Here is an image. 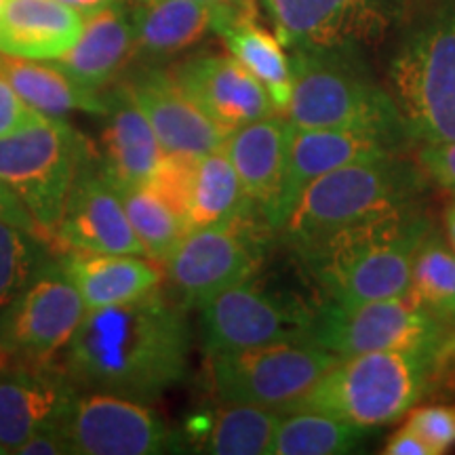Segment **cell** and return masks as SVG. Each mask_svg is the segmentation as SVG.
Segmentation results:
<instances>
[{
    "label": "cell",
    "mask_w": 455,
    "mask_h": 455,
    "mask_svg": "<svg viewBox=\"0 0 455 455\" xmlns=\"http://www.w3.org/2000/svg\"><path fill=\"white\" fill-rule=\"evenodd\" d=\"M418 161L426 175H430L436 184H441L455 195V141L424 144L418 155Z\"/></svg>",
    "instance_id": "cell-36"
},
{
    "label": "cell",
    "mask_w": 455,
    "mask_h": 455,
    "mask_svg": "<svg viewBox=\"0 0 455 455\" xmlns=\"http://www.w3.org/2000/svg\"><path fill=\"white\" fill-rule=\"evenodd\" d=\"M57 259L87 310L124 304L164 284V266L148 255L64 251Z\"/></svg>",
    "instance_id": "cell-24"
},
{
    "label": "cell",
    "mask_w": 455,
    "mask_h": 455,
    "mask_svg": "<svg viewBox=\"0 0 455 455\" xmlns=\"http://www.w3.org/2000/svg\"><path fill=\"white\" fill-rule=\"evenodd\" d=\"M430 232L428 218L413 203L341 228L298 253L325 299L355 304L401 298L411 284L415 253Z\"/></svg>",
    "instance_id": "cell-2"
},
{
    "label": "cell",
    "mask_w": 455,
    "mask_h": 455,
    "mask_svg": "<svg viewBox=\"0 0 455 455\" xmlns=\"http://www.w3.org/2000/svg\"><path fill=\"white\" fill-rule=\"evenodd\" d=\"M220 36L228 53L264 84L276 110L284 112L291 98V57L284 53L276 34L255 21L251 4L232 17L220 30Z\"/></svg>",
    "instance_id": "cell-27"
},
{
    "label": "cell",
    "mask_w": 455,
    "mask_h": 455,
    "mask_svg": "<svg viewBox=\"0 0 455 455\" xmlns=\"http://www.w3.org/2000/svg\"><path fill=\"white\" fill-rule=\"evenodd\" d=\"M253 215L230 224L188 230L175 251L164 261L167 293L186 310L258 275L264 259Z\"/></svg>",
    "instance_id": "cell-11"
},
{
    "label": "cell",
    "mask_w": 455,
    "mask_h": 455,
    "mask_svg": "<svg viewBox=\"0 0 455 455\" xmlns=\"http://www.w3.org/2000/svg\"><path fill=\"white\" fill-rule=\"evenodd\" d=\"M84 15L60 0H0V53L53 61L74 47Z\"/></svg>",
    "instance_id": "cell-25"
},
{
    "label": "cell",
    "mask_w": 455,
    "mask_h": 455,
    "mask_svg": "<svg viewBox=\"0 0 455 455\" xmlns=\"http://www.w3.org/2000/svg\"><path fill=\"white\" fill-rule=\"evenodd\" d=\"M426 0H261L275 34L289 49L371 47L405 26Z\"/></svg>",
    "instance_id": "cell-12"
},
{
    "label": "cell",
    "mask_w": 455,
    "mask_h": 455,
    "mask_svg": "<svg viewBox=\"0 0 455 455\" xmlns=\"http://www.w3.org/2000/svg\"><path fill=\"white\" fill-rule=\"evenodd\" d=\"M247 4L251 0H138L131 7L133 60L144 66H156L158 61L184 53L209 34H220Z\"/></svg>",
    "instance_id": "cell-18"
},
{
    "label": "cell",
    "mask_w": 455,
    "mask_h": 455,
    "mask_svg": "<svg viewBox=\"0 0 455 455\" xmlns=\"http://www.w3.org/2000/svg\"><path fill=\"white\" fill-rule=\"evenodd\" d=\"M44 114L21 100V95L0 76V138H7L17 131L43 121Z\"/></svg>",
    "instance_id": "cell-35"
},
{
    "label": "cell",
    "mask_w": 455,
    "mask_h": 455,
    "mask_svg": "<svg viewBox=\"0 0 455 455\" xmlns=\"http://www.w3.org/2000/svg\"><path fill=\"white\" fill-rule=\"evenodd\" d=\"M78 388L47 363L0 371V453H17L44 424L60 419Z\"/></svg>",
    "instance_id": "cell-21"
},
{
    "label": "cell",
    "mask_w": 455,
    "mask_h": 455,
    "mask_svg": "<svg viewBox=\"0 0 455 455\" xmlns=\"http://www.w3.org/2000/svg\"><path fill=\"white\" fill-rule=\"evenodd\" d=\"M338 355L310 341H278L209 355V378L224 403L289 411L308 395Z\"/></svg>",
    "instance_id": "cell-8"
},
{
    "label": "cell",
    "mask_w": 455,
    "mask_h": 455,
    "mask_svg": "<svg viewBox=\"0 0 455 455\" xmlns=\"http://www.w3.org/2000/svg\"><path fill=\"white\" fill-rule=\"evenodd\" d=\"M201 449L213 455H268L275 441L281 411L244 403H224L203 415Z\"/></svg>",
    "instance_id": "cell-29"
},
{
    "label": "cell",
    "mask_w": 455,
    "mask_h": 455,
    "mask_svg": "<svg viewBox=\"0 0 455 455\" xmlns=\"http://www.w3.org/2000/svg\"><path fill=\"white\" fill-rule=\"evenodd\" d=\"M451 323L432 315L409 295L371 301L325 299L316 306L312 344L338 356L379 350H435Z\"/></svg>",
    "instance_id": "cell-9"
},
{
    "label": "cell",
    "mask_w": 455,
    "mask_h": 455,
    "mask_svg": "<svg viewBox=\"0 0 455 455\" xmlns=\"http://www.w3.org/2000/svg\"><path fill=\"white\" fill-rule=\"evenodd\" d=\"M4 358H7V356H4V355H3V352H0V363H3V361H4Z\"/></svg>",
    "instance_id": "cell-44"
},
{
    "label": "cell",
    "mask_w": 455,
    "mask_h": 455,
    "mask_svg": "<svg viewBox=\"0 0 455 455\" xmlns=\"http://www.w3.org/2000/svg\"><path fill=\"white\" fill-rule=\"evenodd\" d=\"M0 76L44 116L61 118L76 110L104 116L106 112V91L93 93L83 89L53 61L0 53Z\"/></svg>",
    "instance_id": "cell-26"
},
{
    "label": "cell",
    "mask_w": 455,
    "mask_h": 455,
    "mask_svg": "<svg viewBox=\"0 0 455 455\" xmlns=\"http://www.w3.org/2000/svg\"><path fill=\"white\" fill-rule=\"evenodd\" d=\"M198 310L204 350L213 355L278 341H310L316 306L251 276L204 301Z\"/></svg>",
    "instance_id": "cell-10"
},
{
    "label": "cell",
    "mask_w": 455,
    "mask_h": 455,
    "mask_svg": "<svg viewBox=\"0 0 455 455\" xmlns=\"http://www.w3.org/2000/svg\"><path fill=\"white\" fill-rule=\"evenodd\" d=\"M51 247L81 253L146 255L124 213L116 181L87 144Z\"/></svg>",
    "instance_id": "cell-15"
},
{
    "label": "cell",
    "mask_w": 455,
    "mask_h": 455,
    "mask_svg": "<svg viewBox=\"0 0 455 455\" xmlns=\"http://www.w3.org/2000/svg\"><path fill=\"white\" fill-rule=\"evenodd\" d=\"M221 3H243V0H221Z\"/></svg>",
    "instance_id": "cell-43"
},
{
    "label": "cell",
    "mask_w": 455,
    "mask_h": 455,
    "mask_svg": "<svg viewBox=\"0 0 455 455\" xmlns=\"http://www.w3.org/2000/svg\"><path fill=\"white\" fill-rule=\"evenodd\" d=\"M386 455H436L428 443H426L418 432H413L407 426L390 435L388 443L384 447Z\"/></svg>",
    "instance_id": "cell-40"
},
{
    "label": "cell",
    "mask_w": 455,
    "mask_h": 455,
    "mask_svg": "<svg viewBox=\"0 0 455 455\" xmlns=\"http://www.w3.org/2000/svg\"><path fill=\"white\" fill-rule=\"evenodd\" d=\"M186 308L167 291L87 310L66 346L68 379L83 392L158 401L190 367Z\"/></svg>",
    "instance_id": "cell-1"
},
{
    "label": "cell",
    "mask_w": 455,
    "mask_h": 455,
    "mask_svg": "<svg viewBox=\"0 0 455 455\" xmlns=\"http://www.w3.org/2000/svg\"><path fill=\"white\" fill-rule=\"evenodd\" d=\"M445 228H447L449 243H451V249L455 251V203L449 204V207H447V213H445Z\"/></svg>",
    "instance_id": "cell-42"
},
{
    "label": "cell",
    "mask_w": 455,
    "mask_h": 455,
    "mask_svg": "<svg viewBox=\"0 0 455 455\" xmlns=\"http://www.w3.org/2000/svg\"><path fill=\"white\" fill-rule=\"evenodd\" d=\"M84 315L81 293L51 258L0 312V352L20 363H49L66 350Z\"/></svg>",
    "instance_id": "cell-13"
},
{
    "label": "cell",
    "mask_w": 455,
    "mask_h": 455,
    "mask_svg": "<svg viewBox=\"0 0 455 455\" xmlns=\"http://www.w3.org/2000/svg\"><path fill=\"white\" fill-rule=\"evenodd\" d=\"M60 3H64V4H68V7L76 9L81 15H91V13H95V11L112 7V4L127 3V0H60Z\"/></svg>",
    "instance_id": "cell-41"
},
{
    "label": "cell",
    "mask_w": 455,
    "mask_h": 455,
    "mask_svg": "<svg viewBox=\"0 0 455 455\" xmlns=\"http://www.w3.org/2000/svg\"><path fill=\"white\" fill-rule=\"evenodd\" d=\"M0 218L11 221V224L24 228V230H30L34 235L43 236L41 230H38L36 221L32 220V215L28 213V209L24 207V203L20 201V196H17L3 180H0Z\"/></svg>",
    "instance_id": "cell-39"
},
{
    "label": "cell",
    "mask_w": 455,
    "mask_h": 455,
    "mask_svg": "<svg viewBox=\"0 0 455 455\" xmlns=\"http://www.w3.org/2000/svg\"><path fill=\"white\" fill-rule=\"evenodd\" d=\"M51 258L43 236L0 218V312Z\"/></svg>",
    "instance_id": "cell-33"
},
{
    "label": "cell",
    "mask_w": 455,
    "mask_h": 455,
    "mask_svg": "<svg viewBox=\"0 0 455 455\" xmlns=\"http://www.w3.org/2000/svg\"><path fill=\"white\" fill-rule=\"evenodd\" d=\"M407 295L432 315L455 325V251L435 232L424 238L415 253Z\"/></svg>",
    "instance_id": "cell-32"
},
{
    "label": "cell",
    "mask_w": 455,
    "mask_h": 455,
    "mask_svg": "<svg viewBox=\"0 0 455 455\" xmlns=\"http://www.w3.org/2000/svg\"><path fill=\"white\" fill-rule=\"evenodd\" d=\"M401 150V146L379 135L339 129H301L291 124L276 228L283 226L301 192L329 171L365 158L398 155Z\"/></svg>",
    "instance_id": "cell-20"
},
{
    "label": "cell",
    "mask_w": 455,
    "mask_h": 455,
    "mask_svg": "<svg viewBox=\"0 0 455 455\" xmlns=\"http://www.w3.org/2000/svg\"><path fill=\"white\" fill-rule=\"evenodd\" d=\"M405 426L418 432L436 455L447 453L455 447V405L435 403V405L411 407Z\"/></svg>",
    "instance_id": "cell-34"
},
{
    "label": "cell",
    "mask_w": 455,
    "mask_h": 455,
    "mask_svg": "<svg viewBox=\"0 0 455 455\" xmlns=\"http://www.w3.org/2000/svg\"><path fill=\"white\" fill-rule=\"evenodd\" d=\"M390 61V91L409 140L455 141V0H426Z\"/></svg>",
    "instance_id": "cell-4"
},
{
    "label": "cell",
    "mask_w": 455,
    "mask_h": 455,
    "mask_svg": "<svg viewBox=\"0 0 455 455\" xmlns=\"http://www.w3.org/2000/svg\"><path fill=\"white\" fill-rule=\"evenodd\" d=\"M291 98L284 118L301 129L379 135L405 146L409 133L388 91L346 49H293Z\"/></svg>",
    "instance_id": "cell-3"
},
{
    "label": "cell",
    "mask_w": 455,
    "mask_h": 455,
    "mask_svg": "<svg viewBox=\"0 0 455 455\" xmlns=\"http://www.w3.org/2000/svg\"><path fill=\"white\" fill-rule=\"evenodd\" d=\"M87 141L66 121H43L0 138V180L20 196L51 244Z\"/></svg>",
    "instance_id": "cell-7"
},
{
    "label": "cell",
    "mask_w": 455,
    "mask_h": 455,
    "mask_svg": "<svg viewBox=\"0 0 455 455\" xmlns=\"http://www.w3.org/2000/svg\"><path fill=\"white\" fill-rule=\"evenodd\" d=\"M247 215H253V212L224 148L198 156L192 167L188 230L224 226Z\"/></svg>",
    "instance_id": "cell-28"
},
{
    "label": "cell",
    "mask_w": 455,
    "mask_h": 455,
    "mask_svg": "<svg viewBox=\"0 0 455 455\" xmlns=\"http://www.w3.org/2000/svg\"><path fill=\"white\" fill-rule=\"evenodd\" d=\"M118 195L144 253L164 264L186 236V218L148 181L135 186H118Z\"/></svg>",
    "instance_id": "cell-31"
},
{
    "label": "cell",
    "mask_w": 455,
    "mask_h": 455,
    "mask_svg": "<svg viewBox=\"0 0 455 455\" xmlns=\"http://www.w3.org/2000/svg\"><path fill=\"white\" fill-rule=\"evenodd\" d=\"M133 61V20L127 3L84 15V26L70 51L53 60L74 83L104 93Z\"/></svg>",
    "instance_id": "cell-22"
},
{
    "label": "cell",
    "mask_w": 455,
    "mask_h": 455,
    "mask_svg": "<svg viewBox=\"0 0 455 455\" xmlns=\"http://www.w3.org/2000/svg\"><path fill=\"white\" fill-rule=\"evenodd\" d=\"M287 418L281 415L272 455H341L358 451L367 432L333 415L291 409Z\"/></svg>",
    "instance_id": "cell-30"
},
{
    "label": "cell",
    "mask_w": 455,
    "mask_h": 455,
    "mask_svg": "<svg viewBox=\"0 0 455 455\" xmlns=\"http://www.w3.org/2000/svg\"><path fill=\"white\" fill-rule=\"evenodd\" d=\"M20 455H70L72 447L68 441L64 426H61V418L53 419V422L44 424L28 439L24 445L17 449Z\"/></svg>",
    "instance_id": "cell-38"
},
{
    "label": "cell",
    "mask_w": 455,
    "mask_h": 455,
    "mask_svg": "<svg viewBox=\"0 0 455 455\" xmlns=\"http://www.w3.org/2000/svg\"><path fill=\"white\" fill-rule=\"evenodd\" d=\"M171 74L226 133L276 112L264 84L232 55L203 51L178 61Z\"/></svg>",
    "instance_id": "cell-16"
},
{
    "label": "cell",
    "mask_w": 455,
    "mask_h": 455,
    "mask_svg": "<svg viewBox=\"0 0 455 455\" xmlns=\"http://www.w3.org/2000/svg\"><path fill=\"white\" fill-rule=\"evenodd\" d=\"M418 195H422V173L415 164L398 155L365 158L312 181L281 230L295 251H301L341 228L413 204Z\"/></svg>",
    "instance_id": "cell-6"
},
{
    "label": "cell",
    "mask_w": 455,
    "mask_h": 455,
    "mask_svg": "<svg viewBox=\"0 0 455 455\" xmlns=\"http://www.w3.org/2000/svg\"><path fill=\"white\" fill-rule=\"evenodd\" d=\"M291 123L278 114L247 123L226 135L228 161L235 167L253 215L276 228Z\"/></svg>",
    "instance_id": "cell-19"
},
{
    "label": "cell",
    "mask_w": 455,
    "mask_h": 455,
    "mask_svg": "<svg viewBox=\"0 0 455 455\" xmlns=\"http://www.w3.org/2000/svg\"><path fill=\"white\" fill-rule=\"evenodd\" d=\"M72 453L156 455L178 451L180 436L148 403L78 390L61 413Z\"/></svg>",
    "instance_id": "cell-14"
},
{
    "label": "cell",
    "mask_w": 455,
    "mask_h": 455,
    "mask_svg": "<svg viewBox=\"0 0 455 455\" xmlns=\"http://www.w3.org/2000/svg\"><path fill=\"white\" fill-rule=\"evenodd\" d=\"M432 392H441L445 398H455V325L449 329L435 350L428 395Z\"/></svg>",
    "instance_id": "cell-37"
},
{
    "label": "cell",
    "mask_w": 455,
    "mask_h": 455,
    "mask_svg": "<svg viewBox=\"0 0 455 455\" xmlns=\"http://www.w3.org/2000/svg\"><path fill=\"white\" fill-rule=\"evenodd\" d=\"M101 161L118 186L146 184L161 167L164 150L127 84L106 91Z\"/></svg>",
    "instance_id": "cell-23"
},
{
    "label": "cell",
    "mask_w": 455,
    "mask_h": 455,
    "mask_svg": "<svg viewBox=\"0 0 455 455\" xmlns=\"http://www.w3.org/2000/svg\"><path fill=\"white\" fill-rule=\"evenodd\" d=\"M123 83L155 129L164 155L198 158L224 144L226 131L192 101L171 70L141 64Z\"/></svg>",
    "instance_id": "cell-17"
},
{
    "label": "cell",
    "mask_w": 455,
    "mask_h": 455,
    "mask_svg": "<svg viewBox=\"0 0 455 455\" xmlns=\"http://www.w3.org/2000/svg\"><path fill=\"white\" fill-rule=\"evenodd\" d=\"M435 350H379L339 356L291 409L333 415L363 430L379 428L403 418L428 395Z\"/></svg>",
    "instance_id": "cell-5"
}]
</instances>
